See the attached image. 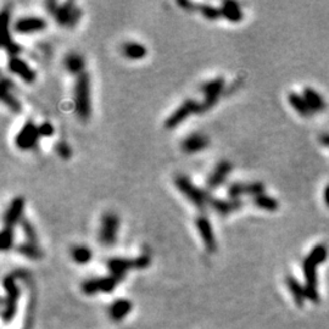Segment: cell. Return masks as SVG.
<instances>
[{
  "instance_id": "8",
  "label": "cell",
  "mask_w": 329,
  "mask_h": 329,
  "mask_svg": "<svg viewBox=\"0 0 329 329\" xmlns=\"http://www.w3.org/2000/svg\"><path fill=\"white\" fill-rule=\"evenodd\" d=\"M121 281L122 279L111 274L109 277H99V278H92L85 281L80 288H82V291L86 295H94V294L100 293V291L102 293H111Z\"/></svg>"
},
{
  "instance_id": "18",
  "label": "cell",
  "mask_w": 329,
  "mask_h": 329,
  "mask_svg": "<svg viewBox=\"0 0 329 329\" xmlns=\"http://www.w3.org/2000/svg\"><path fill=\"white\" fill-rule=\"evenodd\" d=\"M210 140L206 135L201 133H192L184 138L181 143V148L186 154H196L207 149Z\"/></svg>"
},
{
  "instance_id": "29",
  "label": "cell",
  "mask_w": 329,
  "mask_h": 329,
  "mask_svg": "<svg viewBox=\"0 0 329 329\" xmlns=\"http://www.w3.org/2000/svg\"><path fill=\"white\" fill-rule=\"evenodd\" d=\"M253 204L254 206H256L260 210H265V211H277L279 207V203L276 198L273 196H270L267 194H260L256 195L253 198Z\"/></svg>"
},
{
  "instance_id": "3",
  "label": "cell",
  "mask_w": 329,
  "mask_h": 329,
  "mask_svg": "<svg viewBox=\"0 0 329 329\" xmlns=\"http://www.w3.org/2000/svg\"><path fill=\"white\" fill-rule=\"evenodd\" d=\"M173 184L177 188L178 192L181 193L187 200L193 204L196 209L204 210L210 203L209 195L203 189L199 188L193 183L192 180L186 175H177L173 178Z\"/></svg>"
},
{
  "instance_id": "25",
  "label": "cell",
  "mask_w": 329,
  "mask_h": 329,
  "mask_svg": "<svg viewBox=\"0 0 329 329\" xmlns=\"http://www.w3.org/2000/svg\"><path fill=\"white\" fill-rule=\"evenodd\" d=\"M132 307H133V305H132V302L129 301V300H115L114 304L110 306V317H111L115 322L122 321V319L126 318L129 312H131Z\"/></svg>"
},
{
  "instance_id": "21",
  "label": "cell",
  "mask_w": 329,
  "mask_h": 329,
  "mask_svg": "<svg viewBox=\"0 0 329 329\" xmlns=\"http://www.w3.org/2000/svg\"><path fill=\"white\" fill-rule=\"evenodd\" d=\"M121 51L126 59L132 61H139L148 55V49L145 45L138 42H126L121 47Z\"/></svg>"
},
{
  "instance_id": "23",
  "label": "cell",
  "mask_w": 329,
  "mask_h": 329,
  "mask_svg": "<svg viewBox=\"0 0 329 329\" xmlns=\"http://www.w3.org/2000/svg\"><path fill=\"white\" fill-rule=\"evenodd\" d=\"M302 95H304L308 106L313 112H322L327 109V103H325L324 98L316 89L311 88V87H306L304 92H302Z\"/></svg>"
},
{
  "instance_id": "6",
  "label": "cell",
  "mask_w": 329,
  "mask_h": 329,
  "mask_svg": "<svg viewBox=\"0 0 329 329\" xmlns=\"http://www.w3.org/2000/svg\"><path fill=\"white\" fill-rule=\"evenodd\" d=\"M120 217L114 212H105L100 219L99 241L104 246H112L117 240Z\"/></svg>"
},
{
  "instance_id": "4",
  "label": "cell",
  "mask_w": 329,
  "mask_h": 329,
  "mask_svg": "<svg viewBox=\"0 0 329 329\" xmlns=\"http://www.w3.org/2000/svg\"><path fill=\"white\" fill-rule=\"evenodd\" d=\"M150 265V258L148 255H141L137 259H126V258H112L106 262L109 271L111 274L118 277L120 279L125 278L127 271L132 268L143 270Z\"/></svg>"
},
{
  "instance_id": "20",
  "label": "cell",
  "mask_w": 329,
  "mask_h": 329,
  "mask_svg": "<svg viewBox=\"0 0 329 329\" xmlns=\"http://www.w3.org/2000/svg\"><path fill=\"white\" fill-rule=\"evenodd\" d=\"M2 22H3V27L5 30V34H4V39H3V48L8 51L10 57L13 56H17V54L20 53L21 50V47L17 45L15 42H13L11 39V34H10V28H9V24H10V13L7 9H4L2 13Z\"/></svg>"
},
{
  "instance_id": "2",
  "label": "cell",
  "mask_w": 329,
  "mask_h": 329,
  "mask_svg": "<svg viewBox=\"0 0 329 329\" xmlns=\"http://www.w3.org/2000/svg\"><path fill=\"white\" fill-rule=\"evenodd\" d=\"M74 111L79 120L88 121L92 115V98H91V77L85 72L77 77L73 91Z\"/></svg>"
},
{
  "instance_id": "34",
  "label": "cell",
  "mask_w": 329,
  "mask_h": 329,
  "mask_svg": "<svg viewBox=\"0 0 329 329\" xmlns=\"http://www.w3.org/2000/svg\"><path fill=\"white\" fill-rule=\"evenodd\" d=\"M20 224H21V229H22V232H24L27 241L37 243V233H36V229H34V227L32 226L31 222L28 221V219L24 218Z\"/></svg>"
},
{
  "instance_id": "24",
  "label": "cell",
  "mask_w": 329,
  "mask_h": 329,
  "mask_svg": "<svg viewBox=\"0 0 329 329\" xmlns=\"http://www.w3.org/2000/svg\"><path fill=\"white\" fill-rule=\"evenodd\" d=\"M63 66H65L66 71L70 72L71 74H76L78 77L80 74L85 73L86 61L82 55L77 53H70L68 55H66L65 59H63Z\"/></svg>"
},
{
  "instance_id": "28",
  "label": "cell",
  "mask_w": 329,
  "mask_h": 329,
  "mask_svg": "<svg viewBox=\"0 0 329 329\" xmlns=\"http://www.w3.org/2000/svg\"><path fill=\"white\" fill-rule=\"evenodd\" d=\"M10 83L8 82L7 78H3L2 80V100L5 105L8 106L9 109L11 110L13 112H21L22 110V105L21 103L17 100V98H15V95L11 93L10 89Z\"/></svg>"
},
{
  "instance_id": "12",
  "label": "cell",
  "mask_w": 329,
  "mask_h": 329,
  "mask_svg": "<svg viewBox=\"0 0 329 329\" xmlns=\"http://www.w3.org/2000/svg\"><path fill=\"white\" fill-rule=\"evenodd\" d=\"M195 226L205 249L209 251V253H216V250H217V240H216V235L215 232H213L210 218L205 213H200L195 219Z\"/></svg>"
},
{
  "instance_id": "9",
  "label": "cell",
  "mask_w": 329,
  "mask_h": 329,
  "mask_svg": "<svg viewBox=\"0 0 329 329\" xmlns=\"http://www.w3.org/2000/svg\"><path fill=\"white\" fill-rule=\"evenodd\" d=\"M39 128L33 121H27L15 137V145L22 151L33 149L39 140Z\"/></svg>"
},
{
  "instance_id": "22",
  "label": "cell",
  "mask_w": 329,
  "mask_h": 329,
  "mask_svg": "<svg viewBox=\"0 0 329 329\" xmlns=\"http://www.w3.org/2000/svg\"><path fill=\"white\" fill-rule=\"evenodd\" d=\"M222 11V17L228 20L229 22H234V24H238L243 20L244 13L241 10V7L239 3L233 2V0H227L222 4L221 7Z\"/></svg>"
},
{
  "instance_id": "32",
  "label": "cell",
  "mask_w": 329,
  "mask_h": 329,
  "mask_svg": "<svg viewBox=\"0 0 329 329\" xmlns=\"http://www.w3.org/2000/svg\"><path fill=\"white\" fill-rule=\"evenodd\" d=\"M15 234H14V228L4 227V229L0 233V248L3 251L10 250L14 246Z\"/></svg>"
},
{
  "instance_id": "10",
  "label": "cell",
  "mask_w": 329,
  "mask_h": 329,
  "mask_svg": "<svg viewBox=\"0 0 329 329\" xmlns=\"http://www.w3.org/2000/svg\"><path fill=\"white\" fill-rule=\"evenodd\" d=\"M3 285H4V289L7 290V299H5L3 319L8 322L13 319L14 314L16 312V304L20 296V290L15 279H14V276H11V274H8L5 277L4 281H3Z\"/></svg>"
},
{
  "instance_id": "27",
  "label": "cell",
  "mask_w": 329,
  "mask_h": 329,
  "mask_svg": "<svg viewBox=\"0 0 329 329\" xmlns=\"http://www.w3.org/2000/svg\"><path fill=\"white\" fill-rule=\"evenodd\" d=\"M285 283H287L288 289H289L291 296H293L294 300H295L296 305H298L299 307H302V306H304L305 299H307L305 287H302L301 283L293 276H287Z\"/></svg>"
},
{
  "instance_id": "15",
  "label": "cell",
  "mask_w": 329,
  "mask_h": 329,
  "mask_svg": "<svg viewBox=\"0 0 329 329\" xmlns=\"http://www.w3.org/2000/svg\"><path fill=\"white\" fill-rule=\"evenodd\" d=\"M25 211V199L22 196H16L9 204L7 211L4 213L5 227L14 228L17 223H21L24 219Z\"/></svg>"
},
{
  "instance_id": "33",
  "label": "cell",
  "mask_w": 329,
  "mask_h": 329,
  "mask_svg": "<svg viewBox=\"0 0 329 329\" xmlns=\"http://www.w3.org/2000/svg\"><path fill=\"white\" fill-rule=\"evenodd\" d=\"M198 9L201 13V15H203L205 19L209 20V21H216L219 17H222L221 8H216L210 4H201L199 5Z\"/></svg>"
},
{
  "instance_id": "16",
  "label": "cell",
  "mask_w": 329,
  "mask_h": 329,
  "mask_svg": "<svg viewBox=\"0 0 329 329\" xmlns=\"http://www.w3.org/2000/svg\"><path fill=\"white\" fill-rule=\"evenodd\" d=\"M9 70H10V72H13L15 76L20 77L27 85L34 83V80L37 78V74L33 71V68L25 60H22L19 56L10 57V60H9Z\"/></svg>"
},
{
  "instance_id": "26",
  "label": "cell",
  "mask_w": 329,
  "mask_h": 329,
  "mask_svg": "<svg viewBox=\"0 0 329 329\" xmlns=\"http://www.w3.org/2000/svg\"><path fill=\"white\" fill-rule=\"evenodd\" d=\"M288 102H289L291 108L295 110L300 116L310 117L313 114V111L308 106L307 102H306L304 95L295 93V92H290L289 95H288Z\"/></svg>"
},
{
  "instance_id": "30",
  "label": "cell",
  "mask_w": 329,
  "mask_h": 329,
  "mask_svg": "<svg viewBox=\"0 0 329 329\" xmlns=\"http://www.w3.org/2000/svg\"><path fill=\"white\" fill-rule=\"evenodd\" d=\"M71 256L77 265H87L93 258V253L86 245H74L71 249Z\"/></svg>"
},
{
  "instance_id": "7",
  "label": "cell",
  "mask_w": 329,
  "mask_h": 329,
  "mask_svg": "<svg viewBox=\"0 0 329 329\" xmlns=\"http://www.w3.org/2000/svg\"><path fill=\"white\" fill-rule=\"evenodd\" d=\"M53 16L60 26L74 27L82 17V10L73 2H66L63 4L57 5Z\"/></svg>"
},
{
  "instance_id": "31",
  "label": "cell",
  "mask_w": 329,
  "mask_h": 329,
  "mask_svg": "<svg viewBox=\"0 0 329 329\" xmlns=\"http://www.w3.org/2000/svg\"><path fill=\"white\" fill-rule=\"evenodd\" d=\"M16 250L20 255L30 260H39L43 256L40 248L37 245V243H32V241H26V243L20 244L16 248Z\"/></svg>"
},
{
  "instance_id": "37",
  "label": "cell",
  "mask_w": 329,
  "mask_h": 329,
  "mask_svg": "<svg viewBox=\"0 0 329 329\" xmlns=\"http://www.w3.org/2000/svg\"><path fill=\"white\" fill-rule=\"evenodd\" d=\"M177 5L187 11H193L196 8L194 3L189 2V0H177Z\"/></svg>"
},
{
  "instance_id": "39",
  "label": "cell",
  "mask_w": 329,
  "mask_h": 329,
  "mask_svg": "<svg viewBox=\"0 0 329 329\" xmlns=\"http://www.w3.org/2000/svg\"><path fill=\"white\" fill-rule=\"evenodd\" d=\"M324 201H325V204H327V206L329 207V184L325 187V189H324Z\"/></svg>"
},
{
  "instance_id": "38",
  "label": "cell",
  "mask_w": 329,
  "mask_h": 329,
  "mask_svg": "<svg viewBox=\"0 0 329 329\" xmlns=\"http://www.w3.org/2000/svg\"><path fill=\"white\" fill-rule=\"evenodd\" d=\"M319 143L329 148V133H323L319 135Z\"/></svg>"
},
{
  "instance_id": "1",
  "label": "cell",
  "mask_w": 329,
  "mask_h": 329,
  "mask_svg": "<svg viewBox=\"0 0 329 329\" xmlns=\"http://www.w3.org/2000/svg\"><path fill=\"white\" fill-rule=\"evenodd\" d=\"M328 258V248L324 244H318L311 250L302 262L304 276L306 281V295L312 302L319 301L318 289H317V267L323 264Z\"/></svg>"
},
{
  "instance_id": "5",
  "label": "cell",
  "mask_w": 329,
  "mask_h": 329,
  "mask_svg": "<svg viewBox=\"0 0 329 329\" xmlns=\"http://www.w3.org/2000/svg\"><path fill=\"white\" fill-rule=\"evenodd\" d=\"M201 112H204L201 103L196 102L194 99L184 100V102L166 118V121H164V128L167 129L177 128V127L180 126L181 123H183L190 115L201 114Z\"/></svg>"
},
{
  "instance_id": "13",
  "label": "cell",
  "mask_w": 329,
  "mask_h": 329,
  "mask_svg": "<svg viewBox=\"0 0 329 329\" xmlns=\"http://www.w3.org/2000/svg\"><path fill=\"white\" fill-rule=\"evenodd\" d=\"M265 184L262 182H235L227 189V194L230 199H240L243 195L254 196L264 194Z\"/></svg>"
},
{
  "instance_id": "14",
  "label": "cell",
  "mask_w": 329,
  "mask_h": 329,
  "mask_svg": "<svg viewBox=\"0 0 329 329\" xmlns=\"http://www.w3.org/2000/svg\"><path fill=\"white\" fill-rule=\"evenodd\" d=\"M47 21L39 16H25L14 24V31L20 34H33L45 30Z\"/></svg>"
},
{
  "instance_id": "11",
  "label": "cell",
  "mask_w": 329,
  "mask_h": 329,
  "mask_svg": "<svg viewBox=\"0 0 329 329\" xmlns=\"http://www.w3.org/2000/svg\"><path fill=\"white\" fill-rule=\"evenodd\" d=\"M224 85H226L224 79L222 77H217V78L207 80L201 86V92L204 94V102L201 103L203 111L212 109L218 103L219 97L224 89Z\"/></svg>"
},
{
  "instance_id": "17",
  "label": "cell",
  "mask_w": 329,
  "mask_h": 329,
  "mask_svg": "<svg viewBox=\"0 0 329 329\" xmlns=\"http://www.w3.org/2000/svg\"><path fill=\"white\" fill-rule=\"evenodd\" d=\"M233 164L228 160H222L213 167L211 173L206 180V184L210 189H217L227 180L228 175L232 172Z\"/></svg>"
},
{
  "instance_id": "35",
  "label": "cell",
  "mask_w": 329,
  "mask_h": 329,
  "mask_svg": "<svg viewBox=\"0 0 329 329\" xmlns=\"http://www.w3.org/2000/svg\"><path fill=\"white\" fill-rule=\"evenodd\" d=\"M55 151H56V154L59 155L62 160H70L72 157V149L70 144L63 140L57 141V143L55 144Z\"/></svg>"
},
{
  "instance_id": "36",
  "label": "cell",
  "mask_w": 329,
  "mask_h": 329,
  "mask_svg": "<svg viewBox=\"0 0 329 329\" xmlns=\"http://www.w3.org/2000/svg\"><path fill=\"white\" fill-rule=\"evenodd\" d=\"M40 137H51L55 133L54 126L50 122H43L38 126Z\"/></svg>"
},
{
  "instance_id": "19",
  "label": "cell",
  "mask_w": 329,
  "mask_h": 329,
  "mask_svg": "<svg viewBox=\"0 0 329 329\" xmlns=\"http://www.w3.org/2000/svg\"><path fill=\"white\" fill-rule=\"evenodd\" d=\"M209 205L218 215L228 216L229 213L240 210L244 203L240 199H210Z\"/></svg>"
}]
</instances>
